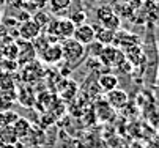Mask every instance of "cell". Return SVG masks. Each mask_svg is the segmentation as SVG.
Wrapping results in <instances>:
<instances>
[{"mask_svg":"<svg viewBox=\"0 0 159 148\" xmlns=\"http://www.w3.org/2000/svg\"><path fill=\"white\" fill-rule=\"evenodd\" d=\"M61 46V60L71 71L82 65V61L87 58V49L84 44L77 43L74 38H66L60 41Z\"/></svg>","mask_w":159,"mask_h":148,"instance_id":"obj_1","label":"cell"},{"mask_svg":"<svg viewBox=\"0 0 159 148\" xmlns=\"http://www.w3.org/2000/svg\"><path fill=\"white\" fill-rule=\"evenodd\" d=\"M76 25L71 22L68 17H52L51 22L46 25L43 32L51 35L52 38H55L57 41L58 39H66V38H71L73 36V32H74Z\"/></svg>","mask_w":159,"mask_h":148,"instance_id":"obj_2","label":"cell"},{"mask_svg":"<svg viewBox=\"0 0 159 148\" xmlns=\"http://www.w3.org/2000/svg\"><path fill=\"white\" fill-rule=\"evenodd\" d=\"M96 19L98 22L106 27V29H110L113 32H118L120 30V24H121V19L120 16L113 11V8H110L109 5H101L96 8Z\"/></svg>","mask_w":159,"mask_h":148,"instance_id":"obj_3","label":"cell"},{"mask_svg":"<svg viewBox=\"0 0 159 148\" xmlns=\"http://www.w3.org/2000/svg\"><path fill=\"white\" fill-rule=\"evenodd\" d=\"M98 60L106 66H115L117 68L120 63L125 60V54L115 44H107V46H104V49H102V52H101Z\"/></svg>","mask_w":159,"mask_h":148,"instance_id":"obj_4","label":"cell"},{"mask_svg":"<svg viewBox=\"0 0 159 148\" xmlns=\"http://www.w3.org/2000/svg\"><path fill=\"white\" fill-rule=\"evenodd\" d=\"M16 46H17V57L16 61L19 66H24L27 63L36 60V51L32 44V41H24V39H17L16 41Z\"/></svg>","mask_w":159,"mask_h":148,"instance_id":"obj_5","label":"cell"},{"mask_svg":"<svg viewBox=\"0 0 159 148\" xmlns=\"http://www.w3.org/2000/svg\"><path fill=\"white\" fill-rule=\"evenodd\" d=\"M43 32V29L35 22V20L30 17L27 20H22L17 27V36L24 41H33L39 33Z\"/></svg>","mask_w":159,"mask_h":148,"instance_id":"obj_6","label":"cell"},{"mask_svg":"<svg viewBox=\"0 0 159 148\" xmlns=\"http://www.w3.org/2000/svg\"><path fill=\"white\" fill-rule=\"evenodd\" d=\"M39 61L46 63V65H57L61 63V46L60 43H52L44 49L41 54H38Z\"/></svg>","mask_w":159,"mask_h":148,"instance_id":"obj_7","label":"cell"},{"mask_svg":"<svg viewBox=\"0 0 159 148\" xmlns=\"http://www.w3.org/2000/svg\"><path fill=\"white\" fill-rule=\"evenodd\" d=\"M71 38H74L77 43L87 46V44L92 43V41H95V29H93L92 24H87V22L85 24H80V25H77L74 29Z\"/></svg>","mask_w":159,"mask_h":148,"instance_id":"obj_8","label":"cell"},{"mask_svg":"<svg viewBox=\"0 0 159 148\" xmlns=\"http://www.w3.org/2000/svg\"><path fill=\"white\" fill-rule=\"evenodd\" d=\"M106 102L112 109H123L128 104V93L121 88H113L106 93Z\"/></svg>","mask_w":159,"mask_h":148,"instance_id":"obj_9","label":"cell"},{"mask_svg":"<svg viewBox=\"0 0 159 148\" xmlns=\"http://www.w3.org/2000/svg\"><path fill=\"white\" fill-rule=\"evenodd\" d=\"M11 126H13V129H14V132H16V136H17L19 140L27 139V137L30 136L32 129H33V126L30 124V121L25 120V118H20V117H19Z\"/></svg>","mask_w":159,"mask_h":148,"instance_id":"obj_10","label":"cell"},{"mask_svg":"<svg viewBox=\"0 0 159 148\" xmlns=\"http://www.w3.org/2000/svg\"><path fill=\"white\" fill-rule=\"evenodd\" d=\"M98 87L104 93H107L113 88H118V77L115 74H112V73H104L98 79Z\"/></svg>","mask_w":159,"mask_h":148,"instance_id":"obj_11","label":"cell"},{"mask_svg":"<svg viewBox=\"0 0 159 148\" xmlns=\"http://www.w3.org/2000/svg\"><path fill=\"white\" fill-rule=\"evenodd\" d=\"M125 54V58L131 63V65H139L145 60V55H143V51L139 44H132V46H128L126 51L123 52Z\"/></svg>","mask_w":159,"mask_h":148,"instance_id":"obj_12","label":"cell"},{"mask_svg":"<svg viewBox=\"0 0 159 148\" xmlns=\"http://www.w3.org/2000/svg\"><path fill=\"white\" fill-rule=\"evenodd\" d=\"M93 29H95V39L99 41L101 44L107 46L113 43V38H115V32L113 30L106 29L102 25H93Z\"/></svg>","mask_w":159,"mask_h":148,"instance_id":"obj_13","label":"cell"},{"mask_svg":"<svg viewBox=\"0 0 159 148\" xmlns=\"http://www.w3.org/2000/svg\"><path fill=\"white\" fill-rule=\"evenodd\" d=\"M17 142H19V139H17L11 124L0 126V143L2 145H13V143H17Z\"/></svg>","mask_w":159,"mask_h":148,"instance_id":"obj_14","label":"cell"},{"mask_svg":"<svg viewBox=\"0 0 159 148\" xmlns=\"http://www.w3.org/2000/svg\"><path fill=\"white\" fill-rule=\"evenodd\" d=\"M48 5L51 8V13L65 14L68 10H70V7L73 5V0H49Z\"/></svg>","mask_w":159,"mask_h":148,"instance_id":"obj_15","label":"cell"},{"mask_svg":"<svg viewBox=\"0 0 159 148\" xmlns=\"http://www.w3.org/2000/svg\"><path fill=\"white\" fill-rule=\"evenodd\" d=\"M0 90H16V82L11 73L0 71Z\"/></svg>","mask_w":159,"mask_h":148,"instance_id":"obj_16","label":"cell"},{"mask_svg":"<svg viewBox=\"0 0 159 148\" xmlns=\"http://www.w3.org/2000/svg\"><path fill=\"white\" fill-rule=\"evenodd\" d=\"M35 22L44 30L46 29V25L51 22V19H52V14L49 13V11H44V10H38L36 13H35V16L32 17Z\"/></svg>","mask_w":159,"mask_h":148,"instance_id":"obj_17","label":"cell"},{"mask_svg":"<svg viewBox=\"0 0 159 148\" xmlns=\"http://www.w3.org/2000/svg\"><path fill=\"white\" fill-rule=\"evenodd\" d=\"M85 49H87V55H90L92 58H99V55H101V52H102V49H104V44H101L99 41H92L90 44H87L85 46Z\"/></svg>","mask_w":159,"mask_h":148,"instance_id":"obj_18","label":"cell"},{"mask_svg":"<svg viewBox=\"0 0 159 148\" xmlns=\"http://www.w3.org/2000/svg\"><path fill=\"white\" fill-rule=\"evenodd\" d=\"M19 118V115L13 110H5V112H0V126H8L13 124L16 120Z\"/></svg>","mask_w":159,"mask_h":148,"instance_id":"obj_19","label":"cell"},{"mask_svg":"<svg viewBox=\"0 0 159 148\" xmlns=\"http://www.w3.org/2000/svg\"><path fill=\"white\" fill-rule=\"evenodd\" d=\"M71 20V22L77 27V25H80V24H85L87 22V13H85V10H77V11H74L70 17H68Z\"/></svg>","mask_w":159,"mask_h":148,"instance_id":"obj_20","label":"cell"},{"mask_svg":"<svg viewBox=\"0 0 159 148\" xmlns=\"http://www.w3.org/2000/svg\"><path fill=\"white\" fill-rule=\"evenodd\" d=\"M49 0H33V5L36 7V10H43L44 7L48 5Z\"/></svg>","mask_w":159,"mask_h":148,"instance_id":"obj_21","label":"cell"},{"mask_svg":"<svg viewBox=\"0 0 159 148\" xmlns=\"http://www.w3.org/2000/svg\"><path fill=\"white\" fill-rule=\"evenodd\" d=\"M0 148H20L19 143H13V145H2L0 143Z\"/></svg>","mask_w":159,"mask_h":148,"instance_id":"obj_22","label":"cell"},{"mask_svg":"<svg viewBox=\"0 0 159 148\" xmlns=\"http://www.w3.org/2000/svg\"><path fill=\"white\" fill-rule=\"evenodd\" d=\"M84 2H85L88 7H93V5H96V3L99 2V0H84Z\"/></svg>","mask_w":159,"mask_h":148,"instance_id":"obj_23","label":"cell"},{"mask_svg":"<svg viewBox=\"0 0 159 148\" xmlns=\"http://www.w3.org/2000/svg\"><path fill=\"white\" fill-rule=\"evenodd\" d=\"M35 148H43V146H35Z\"/></svg>","mask_w":159,"mask_h":148,"instance_id":"obj_24","label":"cell"},{"mask_svg":"<svg viewBox=\"0 0 159 148\" xmlns=\"http://www.w3.org/2000/svg\"><path fill=\"white\" fill-rule=\"evenodd\" d=\"M0 17H2V13H0Z\"/></svg>","mask_w":159,"mask_h":148,"instance_id":"obj_25","label":"cell"}]
</instances>
